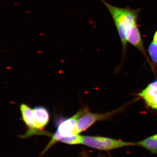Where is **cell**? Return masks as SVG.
Masks as SVG:
<instances>
[{
	"label": "cell",
	"mask_w": 157,
	"mask_h": 157,
	"mask_svg": "<svg viewBox=\"0 0 157 157\" xmlns=\"http://www.w3.org/2000/svg\"><path fill=\"white\" fill-rule=\"evenodd\" d=\"M100 1L106 6L113 19L121 39L124 55L126 50L128 34L132 27L137 23L140 9L120 8L110 5L105 0Z\"/></svg>",
	"instance_id": "cell-1"
},
{
	"label": "cell",
	"mask_w": 157,
	"mask_h": 157,
	"mask_svg": "<svg viewBox=\"0 0 157 157\" xmlns=\"http://www.w3.org/2000/svg\"><path fill=\"white\" fill-rule=\"evenodd\" d=\"M86 108L87 107L80 109L71 117L63 120L58 122L56 132L54 134H52L51 139L43 150L41 155H43L48 151V150L55 144L59 142L63 143L65 137L75 135L73 132L76 128L77 121L85 112Z\"/></svg>",
	"instance_id": "cell-2"
},
{
	"label": "cell",
	"mask_w": 157,
	"mask_h": 157,
	"mask_svg": "<svg viewBox=\"0 0 157 157\" xmlns=\"http://www.w3.org/2000/svg\"><path fill=\"white\" fill-rule=\"evenodd\" d=\"M81 144L98 150L107 151L126 147L135 146V142L99 136H82Z\"/></svg>",
	"instance_id": "cell-3"
},
{
	"label": "cell",
	"mask_w": 157,
	"mask_h": 157,
	"mask_svg": "<svg viewBox=\"0 0 157 157\" xmlns=\"http://www.w3.org/2000/svg\"><path fill=\"white\" fill-rule=\"evenodd\" d=\"M124 108V107H122L110 112L99 113L91 112L87 107L84 113L78 118L73 133L75 135H79L87 130L96 122L109 120L116 114L121 112Z\"/></svg>",
	"instance_id": "cell-4"
},
{
	"label": "cell",
	"mask_w": 157,
	"mask_h": 157,
	"mask_svg": "<svg viewBox=\"0 0 157 157\" xmlns=\"http://www.w3.org/2000/svg\"><path fill=\"white\" fill-rule=\"evenodd\" d=\"M20 110L22 120L29 128L27 132L22 137L25 138L30 137L33 135H40V133L36 128L33 109L27 104H22L20 106Z\"/></svg>",
	"instance_id": "cell-5"
},
{
	"label": "cell",
	"mask_w": 157,
	"mask_h": 157,
	"mask_svg": "<svg viewBox=\"0 0 157 157\" xmlns=\"http://www.w3.org/2000/svg\"><path fill=\"white\" fill-rule=\"evenodd\" d=\"M137 95L147 107L157 111V79L150 83Z\"/></svg>",
	"instance_id": "cell-6"
},
{
	"label": "cell",
	"mask_w": 157,
	"mask_h": 157,
	"mask_svg": "<svg viewBox=\"0 0 157 157\" xmlns=\"http://www.w3.org/2000/svg\"><path fill=\"white\" fill-rule=\"evenodd\" d=\"M36 128L41 135H46L48 133L43 132L42 129L48 124L50 115L48 109L42 106H38L33 109Z\"/></svg>",
	"instance_id": "cell-7"
},
{
	"label": "cell",
	"mask_w": 157,
	"mask_h": 157,
	"mask_svg": "<svg viewBox=\"0 0 157 157\" xmlns=\"http://www.w3.org/2000/svg\"><path fill=\"white\" fill-rule=\"evenodd\" d=\"M127 40L128 42L130 43L131 45L134 46L142 53V54L146 58L148 63L151 65V62H150V59L147 54L146 50L144 48L143 40H142L140 30L137 26V23L134 25L129 32L127 37Z\"/></svg>",
	"instance_id": "cell-8"
},
{
	"label": "cell",
	"mask_w": 157,
	"mask_h": 157,
	"mask_svg": "<svg viewBox=\"0 0 157 157\" xmlns=\"http://www.w3.org/2000/svg\"><path fill=\"white\" fill-rule=\"evenodd\" d=\"M135 146L143 147L153 154H157V134L135 142Z\"/></svg>",
	"instance_id": "cell-9"
},
{
	"label": "cell",
	"mask_w": 157,
	"mask_h": 157,
	"mask_svg": "<svg viewBox=\"0 0 157 157\" xmlns=\"http://www.w3.org/2000/svg\"><path fill=\"white\" fill-rule=\"evenodd\" d=\"M148 52L151 60L157 64V45L151 42L148 47Z\"/></svg>",
	"instance_id": "cell-10"
},
{
	"label": "cell",
	"mask_w": 157,
	"mask_h": 157,
	"mask_svg": "<svg viewBox=\"0 0 157 157\" xmlns=\"http://www.w3.org/2000/svg\"><path fill=\"white\" fill-rule=\"evenodd\" d=\"M90 157L88 153L85 150H83L82 151L81 153L80 154V157Z\"/></svg>",
	"instance_id": "cell-11"
},
{
	"label": "cell",
	"mask_w": 157,
	"mask_h": 157,
	"mask_svg": "<svg viewBox=\"0 0 157 157\" xmlns=\"http://www.w3.org/2000/svg\"><path fill=\"white\" fill-rule=\"evenodd\" d=\"M151 42L157 45V30L155 32L153 38V40Z\"/></svg>",
	"instance_id": "cell-12"
}]
</instances>
